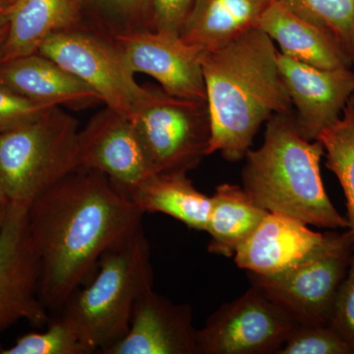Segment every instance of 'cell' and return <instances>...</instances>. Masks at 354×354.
<instances>
[{
  "label": "cell",
  "instance_id": "cell-9",
  "mask_svg": "<svg viewBox=\"0 0 354 354\" xmlns=\"http://www.w3.org/2000/svg\"><path fill=\"white\" fill-rule=\"evenodd\" d=\"M298 325L283 307L252 286L223 305L197 330L198 354H278Z\"/></svg>",
  "mask_w": 354,
  "mask_h": 354
},
{
  "label": "cell",
  "instance_id": "cell-33",
  "mask_svg": "<svg viewBox=\"0 0 354 354\" xmlns=\"http://www.w3.org/2000/svg\"><path fill=\"white\" fill-rule=\"evenodd\" d=\"M353 101H354V87H353Z\"/></svg>",
  "mask_w": 354,
  "mask_h": 354
},
{
  "label": "cell",
  "instance_id": "cell-10",
  "mask_svg": "<svg viewBox=\"0 0 354 354\" xmlns=\"http://www.w3.org/2000/svg\"><path fill=\"white\" fill-rule=\"evenodd\" d=\"M30 204L11 202L0 234V335L19 321L50 322L39 297V263L28 234Z\"/></svg>",
  "mask_w": 354,
  "mask_h": 354
},
{
  "label": "cell",
  "instance_id": "cell-15",
  "mask_svg": "<svg viewBox=\"0 0 354 354\" xmlns=\"http://www.w3.org/2000/svg\"><path fill=\"white\" fill-rule=\"evenodd\" d=\"M304 221L269 212L255 232L234 254L241 269L259 276H274L300 262L321 241L318 234Z\"/></svg>",
  "mask_w": 354,
  "mask_h": 354
},
{
  "label": "cell",
  "instance_id": "cell-27",
  "mask_svg": "<svg viewBox=\"0 0 354 354\" xmlns=\"http://www.w3.org/2000/svg\"><path fill=\"white\" fill-rule=\"evenodd\" d=\"M53 108L0 84V133L32 122Z\"/></svg>",
  "mask_w": 354,
  "mask_h": 354
},
{
  "label": "cell",
  "instance_id": "cell-29",
  "mask_svg": "<svg viewBox=\"0 0 354 354\" xmlns=\"http://www.w3.org/2000/svg\"><path fill=\"white\" fill-rule=\"evenodd\" d=\"M195 0H152V31L179 35Z\"/></svg>",
  "mask_w": 354,
  "mask_h": 354
},
{
  "label": "cell",
  "instance_id": "cell-30",
  "mask_svg": "<svg viewBox=\"0 0 354 354\" xmlns=\"http://www.w3.org/2000/svg\"><path fill=\"white\" fill-rule=\"evenodd\" d=\"M10 204V199L7 196L3 185H2L1 181H0V234H1L4 223H6L7 214H8Z\"/></svg>",
  "mask_w": 354,
  "mask_h": 354
},
{
  "label": "cell",
  "instance_id": "cell-5",
  "mask_svg": "<svg viewBox=\"0 0 354 354\" xmlns=\"http://www.w3.org/2000/svg\"><path fill=\"white\" fill-rule=\"evenodd\" d=\"M78 120L60 106L0 133V181L11 202L31 204L79 169Z\"/></svg>",
  "mask_w": 354,
  "mask_h": 354
},
{
  "label": "cell",
  "instance_id": "cell-6",
  "mask_svg": "<svg viewBox=\"0 0 354 354\" xmlns=\"http://www.w3.org/2000/svg\"><path fill=\"white\" fill-rule=\"evenodd\" d=\"M132 121L153 174L185 172L208 156L211 120L207 101L181 99L146 86Z\"/></svg>",
  "mask_w": 354,
  "mask_h": 354
},
{
  "label": "cell",
  "instance_id": "cell-17",
  "mask_svg": "<svg viewBox=\"0 0 354 354\" xmlns=\"http://www.w3.org/2000/svg\"><path fill=\"white\" fill-rule=\"evenodd\" d=\"M286 57L321 69L351 68L348 51L334 35L313 24L278 0L266 9L257 24Z\"/></svg>",
  "mask_w": 354,
  "mask_h": 354
},
{
  "label": "cell",
  "instance_id": "cell-16",
  "mask_svg": "<svg viewBox=\"0 0 354 354\" xmlns=\"http://www.w3.org/2000/svg\"><path fill=\"white\" fill-rule=\"evenodd\" d=\"M0 84L51 106L82 109L102 104L87 84L39 53L0 65Z\"/></svg>",
  "mask_w": 354,
  "mask_h": 354
},
{
  "label": "cell",
  "instance_id": "cell-13",
  "mask_svg": "<svg viewBox=\"0 0 354 354\" xmlns=\"http://www.w3.org/2000/svg\"><path fill=\"white\" fill-rule=\"evenodd\" d=\"M281 78L290 95L299 134L308 141L341 118L353 97L354 73L351 68L321 69L278 53Z\"/></svg>",
  "mask_w": 354,
  "mask_h": 354
},
{
  "label": "cell",
  "instance_id": "cell-4",
  "mask_svg": "<svg viewBox=\"0 0 354 354\" xmlns=\"http://www.w3.org/2000/svg\"><path fill=\"white\" fill-rule=\"evenodd\" d=\"M151 288L150 246L140 225L102 256L99 271L72 295L62 316L93 353H102L127 335L137 299Z\"/></svg>",
  "mask_w": 354,
  "mask_h": 354
},
{
  "label": "cell",
  "instance_id": "cell-32",
  "mask_svg": "<svg viewBox=\"0 0 354 354\" xmlns=\"http://www.w3.org/2000/svg\"><path fill=\"white\" fill-rule=\"evenodd\" d=\"M17 0H0V14L6 16L7 11L10 9Z\"/></svg>",
  "mask_w": 354,
  "mask_h": 354
},
{
  "label": "cell",
  "instance_id": "cell-14",
  "mask_svg": "<svg viewBox=\"0 0 354 354\" xmlns=\"http://www.w3.org/2000/svg\"><path fill=\"white\" fill-rule=\"evenodd\" d=\"M189 305L149 288L135 304L127 335L102 354H198Z\"/></svg>",
  "mask_w": 354,
  "mask_h": 354
},
{
  "label": "cell",
  "instance_id": "cell-2",
  "mask_svg": "<svg viewBox=\"0 0 354 354\" xmlns=\"http://www.w3.org/2000/svg\"><path fill=\"white\" fill-rule=\"evenodd\" d=\"M278 53L271 38L257 28L205 53L208 156L220 152L228 162L243 160L261 127L274 114L292 111Z\"/></svg>",
  "mask_w": 354,
  "mask_h": 354
},
{
  "label": "cell",
  "instance_id": "cell-11",
  "mask_svg": "<svg viewBox=\"0 0 354 354\" xmlns=\"http://www.w3.org/2000/svg\"><path fill=\"white\" fill-rule=\"evenodd\" d=\"M113 38L135 74L153 77L174 97L206 101L202 68L206 50L167 32L138 31Z\"/></svg>",
  "mask_w": 354,
  "mask_h": 354
},
{
  "label": "cell",
  "instance_id": "cell-1",
  "mask_svg": "<svg viewBox=\"0 0 354 354\" xmlns=\"http://www.w3.org/2000/svg\"><path fill=\"white\" fill-rule=\"evenodd\" d=\"M142 215L108 176L91 169H77L36 198L27 228L46 309H64L102 256L142 225Z\"/></svg>",
  "mask_w": 354,
  "mask_h": 354
},
{
  "label": "cell",
  "instance_id": "cell-28",
  "mask_svg": "<svg viewBox=\"0 0 354 354\" xmlns=\"http://www.w3.org/2000/svg\"><path fill=\"white\" fill-rule=\"evenodd\" d=\"M329 325L354 354V252L348 274L335 298Z\"/></svg>",
  "mask_w": 354,
  "mask_h": 354
},
{
  "label": "cell",
  "instance_id": "cell-12",
  "mask_svg": "<svg viewBox=\"0 0 354 354\" xmlns=\"http://www.w3.org/2000/svg\"><path fill=\"white\" fill-rule=\"evenodd\" d=\"M78 160L124 193L155 174L132 121L106 106L79 131Z\"/></svg>",
  "mask_w": 354,
  "mask_h": 354
},
{
  "label": "cell",
  "instance_id": "cell-18",
  "mask_svg": "<svg viewBox=\"0 0 354 354\" xmlns=\"http://www.w3.org/2000/svg\"><path fill=\"white\" fill-rule=\"evenodd\" d=\"M3 62L38 53L57 32L85 27L82 0H17L6 14Z\"/></svg>",
  "mask_w": 354,
  "mask_h": 354
},
{
  "label": "cell",
  "instance_id": "cell-19",
  "mask_svg": "<svg viewBox=\"0 0 354 354\" xmlns=\"http://www.w3.org/2000/svg\"><path fill=\"white\" fill-rule=\"evenodd\" d=\"M274 0H195L180 36L187 43L213 50L257 28Z\"/></svg>",
  "mask_w": 354,
  "mask_h": 354
},
{
  "label": "cell",
  "instance_id": "cell-20",
  "mask_svg": "<svg viewBox=\"0 0 354 354\" xmlns=\"http://www.w3.org/2000/svg\"><path fill=\"white\" fill-rule=\"evenodd\" d=\"M125 194L143 214H165L206 232L211 197L197 190L185 172L152 174Z\"/></svg>",
  "mask_w": 354,
  "mask_h": 354
},
{
  "label": "cell",
  "instance_id": "cell-22",
  "mask_svg": "<svg viewBox=\"0 0 354 354\" xmlns=\"http://www.w3.org/2000/svg\"><path fill=\"white\" fill-rule=\"evenodd\" d=\"M325 150L326 165L339 179L348 208V230L354 235V101L351 97L341 118L318 137Z\"/></svg>",
  "mask_w": 354,
  "mask_h": 354
},
{
  "label": "cell",
  "instance_id": "cell-26",
  "mask_svg": "<svg viewBox=\"0 0 354 354\" xmlns=\"http://www.w3.org/2000/svg\"><path fill=\"white\" fill-rule=\"evenodd\" d=\"M278 354H353L330 325H299Z\"/></svg>",
  "mask_w": 354,
  "mask_h": 354
},
{
  "label": "cell",
  "instance_id": "cell-24",
  "mask_svg": "<svg viewBox=\"0 0 354 354\" xmlns=\"http://www.w3.org/2000/svg\"><path fill=\"white\" fill-rule=\"evenodd\" d=\"M305 20L328 30L354 64V0H278Z\"/></svg>",
  "mask_w": 354,
  "mask_h": 354
},
{
  "label": "cell",
  "instance_id": "cell-31",
  "mask_svg": "<svg viewBox=\"0 0 354 354\" xmlns=\"http://www.w3.org/2000/svg\"><path fill=\"white\" fill-rule=\"evenodd\" d=\"M7 32H8V22H7V18L6 16L0 14V65L3 62Z\"/></svg>",
  "mask_w": 354,
  "mask_h": 354
},
{
  "label": "cell",
  "instance_id": "cell-23",
  "mask_svg": "<svg viewBox=\"0 0 354 354\" xmlns=\"http://www.w3.org/2000/svg\"><path fill=\"white\" fill-rule=\"evenodd\" d=\"M86 27L109 36L152 31V0H82Z\"/></svg>",
  "mask_w": 354,
  "mask_h": 354
},
{
  "label": "cell",
  "instance_id": "cell-25",
  "mask_svg": "<svg viewBox=\"0 0 354 354\" xmlns=\"http://www.w3.org/2000/svg\"><path fill=\"white\" fill-rule=\"evenodd\" d=\"M73 324L64 316L53 322L43 333H29L18 337L10 348L0 349V354H90Z\"/></svg>",
  "mask_w": 354,
  "mask_h": 354
},
{
  "label": "cell",
  "instance_id": "cell-3",
  "mask_svg": "<svg viewBox=\"0 0 354 354\" xmlns=\"http://www.w3.org/2000/svg\"><path fill=\"white\" fill-rule=\"evenodd\" d=\"M324 155L318 140L299 134L293 109L274 114L266 122L263 145L244 158L242 187L267 211L315 227L348 228L326 192L320 171Z\"/></svg>",
  "mask_w": 354,
  "mask_h": 354
},
{
  "label": "cell",
  "instance_id": "cell-8",
  "mask_svg": "<svg viewBox=\"0 0 354 354\" xmlns=\"http://www.w3.org/2000/svg\"><path fill=\"white\" fill-rule=\"evenodd\" d=\"M97 93L102 104L130 120L146 92L115 39L88 27L59 32L38 51Z\"/></svg>",
  "mask_w": 354,
  "mask_h": 354
},
{
  "label": "cell",
  "instance_id": "cell-7",
  "mask_svg": "<svg viewBox=\"0 0 354 354\" xmlns=\"http://www.w3.org/2000/svg\"><path fill=\"white\" fill-rule=\"evenodd\" d=\"M353 252L351 230L328 232L306 257L286 271L274 276L248 272V277L253 286L301 325H329Z\"/></svg>",
  "mask_w": 354,
  "mask_h": 354
},
{
  "label": "cell",
  "instance_id": "cell-21",
  "mask_svg": "<svg viewBox=\"0 0 354 354\" xmlns=\"http://www.w3.org/2000/svg\"><path fill=\"white\" fill-rule=\"evenodd\" d=\"M268 213L241 186L221 184L211 197L206 228L209 235L208 250L232 257Z\"/></svg>",
  "mask_w": 354,
  "mask_h": 354
}]
</instances>
